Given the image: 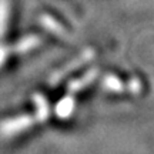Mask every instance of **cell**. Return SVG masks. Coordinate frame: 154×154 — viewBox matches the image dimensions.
I'll return each mask as SVG.
<instances>
[{
	"label": "cell",
	"instance_id": "6da1fadb",
	"mask_svg": "<svg viewBox=\"0 0 154 154\" xmlns=\"http://www.w3.org/2000/svg\"><path fill=\"white\" fill-rule=\"evenodd\" d=\"M94 56V53H93V50H87L84 54H82L80 57H77L76 60H73L70 64H67L64 69H61L59 73H56L54 76L51 77V80H50V84H56V83H59L63 79V77L66 76L69 72H72V70H74V69H77L79 66H82L84 61H87V60H90L91 57Z\"/></svg>",
	"mask_w": 154,
	"mask_h": 154
},
{
	"label": "cell",
	"instance_id": "7a4b0ae2",
	"mask_svg": "<svg viewBox=\"0 0 154 154\" xmlns=\"http://www.w3.org/2000/svg\"><path fill=\"white\" fill-rule=\"evenodd\" d=\"M37 120L36 116H24V117H19L16 120L10 121V123H6L3 126V130H5L7 134H14V133H19L20 130H24L27 127L33 126Z\"/></svg>",
	"mask_w": 154,
	"mask_h": 154
},
{
	"label": "cell",
	"instance_id": "3957f363",
	"mask_svg": "<svg viewBox=\"0 0 154 154\" xmlns=\"http://www.w3.org/2000/svg\"><path fill=\"white\" fill-rule=\"evenodd\" d=\"M97 73H99V70H97V69H93V70H90V72L86 73L83 77L73 80V82L69 84V87H67L69 91H70V93H77V91H80L83 88H86L88 84L97 77Z\"/></svg>",
	"mask_w": 154,
	"mask_h": 154
},
{
	"label": "cell",
	"instance_id": "277c9868",
	"mask_svg": "<svg viewBox=\"0 0 154 154\" xmlns=\"http://www.w3.org/2000/svg\"><path fill=\"white\" fill-rule=\"evenodd\" d=\"M74 110V99L72 96H66L59 101V104L56 106V114L60 119H67L69 116Z\"/></svg>",
	"mask_w": 154,
	"mask_h": 154
},
{
	"label": "cell",
	"instance_id": "5b68a950",
	"mask_svg": "<svg viewBox=\"0 0 154 154\" xmlns=\"http://www.w3.org/2000/svg\"><path fill=\"white\" fill-rule=\"evenodd\" d=\"M101 84H103V87H104L106 90L116 91V93H123V91L126 90V87H124V84L121 83V80L116 76H106Z\"/></svg>",
	"mask_w": 154,
	"mask_h": 154
},
{
	"label": "cell",
	"instance_id": "8992f818",
	"mask_svg": "<svg viewBox=\"0 0 154 154\" xmlns=\"http://www.w3.org/2000/svg\"><path fill=\"white\" fill-rule=\"evenodd\" d=\"M40 22L43 23L44 26H46V29H49L51 33L59 34V36H61V37H66V32H64V29L61 27L60 23H57L54 19H53V17H50V16H42Z\"/></svg>",
	"mask_w": 154,
	"mask_h": 154
},
{
	"label": "cell",
	"instance_id": "52a82bcc",
	"mask_svg": "<svg viewBox=\"0 0 154 154\" xmlns=\"http://www.w3.org/2000/svg\"><path fill=\"white\" fill-rule=\"evenodd\" d=\"M38 44H40V37H37V36H30V37L24 38L22 43H20L19 51H27V50L33 49V47H36Z\"/></svg>",
	"mask_w": 154,
	"mask_h": 154
},
{
	"label": "cell",
	"instance_id": "ba28073f",
	"mask_svg": "<svg viewBox=\"0 0 154 154\" xmlns=\"http://www.w3.org/2000/svg\"><path fill=\"white\" fill-rule=\"evenodd\" d=\"M128 90H130L133 94L140 93V90H141V83H140V80L136 79V77H133L131 80L128 82Z\"/></svg>",
	"mask_w": 154,
	"mask_h": 154
}]
</instances>
